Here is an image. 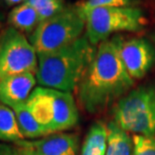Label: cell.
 <instances>
[{"instance_id":"6da1fadb","label":"cell","mask_w":155,"mask_h":155,"mask_svg":"<svg viewBox=\"0 0 155 155\" xmlns=\"http://www.w3.org/2000/svg\"><path fill=\"white\" fill-rule=\"evenodd\" d=\"M120 37L99 43L94 60L76 89L79 106L89 114L104 111L127 94L134 84L120 57Z\"/></svg>"},{"instance_id":"7a4b0ae2","label":"cell","mask_w":155,"mask_h":155,"mask_svg":"<svg viewBox=\"0 0 155 155\" xmlns=\"http://www.w3.org/2000/svg\"><path fill=\"white\" fill-rule=\"evenodd\" d=\"M96 52V46L83 35L55 51L38 54L37 83L42 87L72 93L86 74Z\"/></svg>"},{"instance_id":"3957f363","label":"cell","mask_w":155,"mask_h":155,"mask_svg":"<svg viewBox=\"0 0 155 155\" xmlns=\"http://www.w3.org/2000/svg\"><path fill=\"white\" fill-rule=\"evenodd\" d=\"M25 104L47 135L71 129L79 121L76 101L70 92L38 86Z\"/></svg>"},{"instance_id":"277c9868","label":"cell","mask_w":155,"mask_h":155,"mask_svg":"<svg viewBox=\"0 0 155 155\" xmlns=\"http://www.w3.org/2000/svg\"><path fill=\"white\" fill-rule=\"evenodd\" d=\"M81 12L86 24L85 35L95 46L114 33L139 32L147 23L143 10L136 6L98 7Z\"/></svg>"},{"instance_id":"5b68a950","label":"cell","mask_w":155,"mask_h":155,"mask_svg":"<svg viewBox=\"0 0 155 155\" xmlns=\"http://www.w3.org/2000/svg\"><path fill=\"white\" fill-rule=\"evenodd\" d=\"M113 121L135 134L155 135V86L141 85L128 92L113 108Z\"/></svg>"},{"instance_id":"8992f818","label":"cell","mask_w":155,"mask_h":155,"mask_svg":"<svg viewBox=\"0 0 155 155\" xmlns=\"http://www.w3.org/2000/svg\"><path fill=\"white\" fill-rule=\"evenodd\" d=\"M85 27L84 15L77 5L65 7L61 12L40 22L29 41L37 54L48 53L82 37Z\"/></svg>"},{"instance_id":"52a82bcc","label":"cell","mask_w":155,"mask_h":155,"mask_svg":"<svg viewBox=\"0 0 155 155\" xmlns=\"http://www.w3.org/2000/svg\"><path fill=\"white\" fill-rule=\"evenodd\" d=\"M38 54L26 36L8 26L0 35V80L13 74H36Z\"/></svg>"},{"instance_id":"ba28073f","label":"cell","mask_w":155,"mask_h":155,"mask_svg":"<svg viewBox=\"0 0 155 155\" xmlns=\"http://www.w3.org/2000/svg\"><path fill=\"white\" fill-rule=\"evenodd\" d=\"M119 53L128 74L133 80L145 77L155 63L154 45L144 38L124 40L120 37Z\"/></svg>"},{"instance_id":"9c48e42d","label":"cell","mask_w":155,"mask_h":155,"mask_svg":"<svg viewBox=\"0 0 155 155\" xmlns=\"http://www.w3.org/2000/svg\"><path fill=\"white\" fill-rule=\"evenodd\" d=\"M20 155H79V137L77 134L59 132L14 143Z\"/></svg>"},{"instance_id":"30bf717a","label":"cell","mask_w":155,"mask_h":155,"mask_svg":"<svg viewBox=\"0 0 155 155\" xmlns=\"http://www.w3.org/2000/svg\"><path fill=\"white\" fill-rule=\"evenodd\" d=\"M37 83L36 76L31 72L13 74L0 80V103L13 109L24 104Z\"/></svg>"},{"instance_id":"8fae6325","label":"cell","mask_w":155,"mask_h":155,"mask_svg":"<svg viewBox=\"0 0 155 155\" xmlns=\"http://www.w3.org/2000/svg\"><path fill=\"white\" fill-rule=\"evenodd\" d=\"M7 20L9 26L23 34H32L41 22L37 11L27 2L15 6L9 12Z\"/></svg>"},{"instance_id":"7c38bea8","label":"cell","mask_w":155,"mask_h":155,"mask_svg":"<svg viewBox=\"0 0 155 155\" xmlns=\"http://www.w3.org/2000/svg\"><path fill=\"white\" fill-rule=\"evenodd\" d=\"M107 124L97 121L89 128L79 155H105L107 150Z\"/></svg>"},{"instance_id":"4fadbf2b","label":"cell","mask_w":155,"mask_h":155,"mask_svg":"<svg viewBox=\"0 0 155 155\" xmlns=\"http://www.w3.org/2000/svg\"><path fill=\"white\" fill-rule=\"evenodd\" d=\"M108 138L105 155H132L133 138L114 121L107 123Z\"/></svg>"},{"instance_id":"5bb4252c","label":"cell","mask_w":155,"mask_h":155,"mask_svg":"<svg viewBox=\"0 0 155 155\" xmlns=\"http://www.w3.org/2000/svg\"><path fill=\"white\" fill-rule=\"evenodd\" d=\"M13 111L16 115L19 130H20L24 139L32 140L47 136L43 128L37 123V121L32 116L25 103L14 107Z\"/></svg>"},{"instance_id":"9a60e30c","label":"cell","mask_w":155,"mask_h":155,"mask_svg":"<svg viewBox=\"0 0 155 155\" xmlns=\"http://www.w3.org/2000/svg\"><path fill=\"white\" fill-rule=\"evenodd\" d=\"M23 139L14 111L0 103V141L16 143Z\"/></svg>"},{"instance_id":"2e32d148","label":"cell","mask_w":155,"mask_h":155,"mask_svg":"<svg viewBox=\"0 0 155 155\" xmlns=\"http://www.w3.org/2000/svg\"><path fill=\"white\" fill-rule=\"evenodd\" d=\"M37 11L40 21L56 15L65 8L63 0H26Z\"/></svg>"},{"instance_id":"e0dca14e","label":"cell","mask_w":155,"mask_h":155,"mask_svg":"<svg viewBox=\"0 0 155 155\" xmlns=\"http://www.w3.org/2000/svg\"><path fill=\"white\" fill-rule=\"evenodd\" d=\"M136 0H84L79 2L77 7L81 11L88 10L98 7H124V6H134Z\"/></svg>"},{"instance_id":"ac0fdd59","label":"cell","mask_w":155,"mask_h":155,"mask_svg":"<svg viewBox=\"0 0 155 155\" xmlns=\"http://www.w3.org/2000/svg\"><path fill=\"white\" fill-rule=\"evenodd\" d=\"M132 138V155H155V135L146 136V135L134 134Z\"/></svg>"},{"instance_id":"d6986e66","label":"cell","mask_w":155,"mask_h":155,"mask_svg":"<svg viewBox=\"0 0 155 155\" xmlns=\"http://www.w3.org/2000/svg\"><path fill=\"white\" fill-rule=\"evenodd\" d=\"M0 155H20L16 147L0 143Z\"/></svg>"},{"instance_id":"ffe728a7","label":"cell","mask_w":155,"mask_h":155,"mask_svg":"<svg viewBox=\"0 0 155 155\" xmlns=\"http://www.w3.org/2000/svg\"><path fill=\"white\" fill-rule=\"evenodd\" d=\"M5 2L8 6H14V5L17 6L26 2V0H5Z\"/></svg>"},{"instance_id":"44dd1931","label":"cell","mask_w":155,"mask_h":155,"mask_svg":"<svg viewBox=\"0 0 155 155\" xmlns=\"http://www.w3.org/2000/svg\"><path fill=\"white\" fill-rule=\"evenodd\" d=\"M2 15L1 14H0V35H1V32L3 31V29H4V28H3V26H2Z\"/></svg>"},{"instance_id":"7402d4cb","label":"cell","mask_w":155,"mask_h":155,"mask_svg":"<svg viewBox=\"0 0 155 155\" xmlns=\"http://www.w3.org/2000/svg\"><path fill=\"white\" fill-rule=\"evenodd\" d=\"M153 6H154V11H155V0H153Z\"/></svg>"},{"instance_id":"603a6c76","label":"cell","mask_w":155,"mask_h":155,"mask_svg":"<svg viewBox=\"0 0 155 155\" xmlns=\"http://www.w3.org/2000/svg\"><path fill=\"white\" fill-rule=\"evenodd\" d=\"M153 41H154V43H155V34L153 35Z\"/></svg>"}]
</instances>
